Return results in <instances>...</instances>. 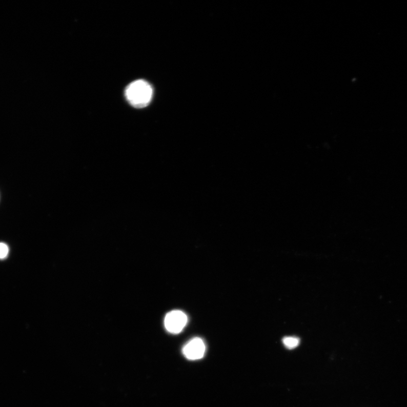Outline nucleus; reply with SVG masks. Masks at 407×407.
I'll list each match as a JSON object with an SVG mask.
<instances>
[{"label":"nucleus","mask_w":407,"mask_h":407,"mask_svg":"<svg viewBox=\"0 0 407 407\" xmlns=\"http://www.w3.org/2000/svg\"><path fill=\"white\" fill-rule=\"evenodd\" d=\"M282 342L286 348L292 350L298 347L300 343V339L295 337H286L283 338Z\"/></svg>","instance_id":"obj_4"},{"label":"nucleus","mask_w":407,"mask_h":407,"mask_svg":"<svg viewBox=\"0 0 407 407\" xmlns=\"http://www.w3.org/2000/svg\"><path fill=\"white\" fill-rule=\"evenodd\" d=\"M188 322V316L184 312L174 310L167 313L165 318L164 324L168 332L178 334L183 331Z\"/></svg>","instance_id":"obj_2"},{"label":"nucleus","mask_w":407,"mask_h":407,"mask_svg":"<svg viewBox=\"0 0 407 407\" xmlns=\"http://www.w3.org/2000/svg\"><path fill=\"white\" fill-rule=\"evenodd\" d=\"M9 247L4 243H0V259H4L9 254Z\"/></svg>","instance_id":"obj_5"},{"label":"nucleus","mask_w":407,"mask_h":407,"mask_svg":"<svg viewBox=\"0 0 407 407\" xmlns=\"http://www.w3.org/2000/svg\"><path fill=\"white\" fill-rule=\"evenodd\" d=\"M125 95L129 103L134 108H145L150 104L153 95L151 85L145 80L132 82L125 90Z\"/></svg>","instance_id":"obj_1"},{"label":"nucleus","mask_w":407,"mask_h":407,"mask_svg":"<svg viewBox=\"0 0 407 407\" xmlns=\"http://www.w3.org/2000/svg\"><path fill=\"white\" fill-rule=\"evenodd\" d=\"M206 347L205 342L200 338H194L184 346L182 353L187 359L190 360H200L206 353Z\"/></svg>","instance_id":"obj_3"}]
</instances>
